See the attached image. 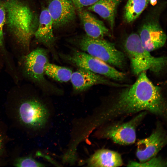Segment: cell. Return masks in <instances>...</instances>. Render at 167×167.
<instances>
[{
  "mask_svg": "<svg viewBox=\"0 0 167 167\" xmlns=\"http://www.w3.org/2000/svg\"><path fill=\"white\" fill-rule=\"evenodd\" d=\"M4 62L3 57L0 52V76L2 70L4 69Z\"/></svg>",
  "mask_w": 167,
  "mask_h": 167,
  "instance_id": "obj_24",
  "label": "cell"
},
{
  "mask_svg": "<svg viewBox=\"0 0 167 167\" xmlns=\"http://www.w3.org/2000/svg\"><path fill=\"white\" fill-rule=\"evenodd\" d=\"M128 167H167V162L161 157H153L143 162L130 161L127 165Z\"/></svg>",
  "mask_w": 167,
  "mask_h": 167,
  "instance_id": "obj_20",
  "label": "cell"
},
{
  "mask_svg": "<svg viewBox=\"0 0 167 167\" xmlns=\"http://www.w3.org/2000/svg\"><path fill=\"white\" fill-rule=\"evenodd\" d=\"M78 12L86 35L93 38H102L108 34L109 30L103 22L90 12L83 9Z\"/></svg>",
  "mask_w": 167,
  "mask_h": 167,
  "instance_id": "obj_14",
  "label": "cell"
},
{
  "mask_svg": "<svg viewBox=\"0 0 167 167\" xmlns=\"http://www.w3.org/2000/svg\"><path fill=\"white\" fill-rule=\"evenodd\" d=\"M45 75L60 82H67L71 79L72 71L70 69L47 62L44 67Z\"/></svg>",
  "mask_w": 167,
  "mask_h": 167,
  "instance_id": "obj_19",
  "label": "cell"
},
{
  "mask_svg": "<svg viewBox=\"0 0 167 167\" xmlns=\"http://www.w3.org/2000/svg\"><path fill=\"white\" fill-rule=\"evenodd\" d=\"M6 12L2 2L0 1V52L3 58L4 67L7 70L14 68L15 63L14 57L5 45L3 32L4 26L6 23Z\"/></svg>",
  "mask_w": 167,
  "mask_h": 167,
  "instance_id": "obj_17",
  "label": "cell"
},
{
  "mask_svg": "<svg viewBox=\"0 0 167 167\" xmlns=\"http://www.w3.org/2000/svg\"><path fill=\"white\" fill-rule=\"evenodd\" d=\"M99 0H71L75 9L78 11L86 6H89Z\"/></svg>",
  "mask_w": 167,
  "mask_h": 167,
  "instance_id": "obj_22",
  "label": "cell"
},
{
  "mask_svg": "<svg viewBox=\"0 0 167 167\" xmlns=\"http://www.w3.org/2000/svg\"><path fill=\"white\" fill-rule=\"evenodd\" d=\"M77 45L82 51L106 63L122 68L126 62L124 54L114 44L102 38H93L86 35L77 41Z\"/></svg>",
  "mask_w": 167,
  "mask_h": 167,
  "instance_id": "obj_6",
  "label": "cell"
},
{
  "mask_svg": "<svg viewBox=\"0 0 167 167\" xmlns=\"http://www.w3.org/2000/svg\"><path fill=\"white\" fill-rule=\"evenodd\" d=\"M121 0H99L88 6V9L107 20L113 30L117 8Z\"/></svg>",
  "mask_w": 167,
  "mask_h": 167,
  "instance_id": "obj_16",
  "label": "cell"
},
{
  "mask_svg": "<svg viewBox=\"0 0 167 167\" xmlns=\"http://www.w3.org/2000/svg\"><path fill=\"white\" fill-rule=\"evenodd\" d=\"M15 167H40L44 166V165L39 162L31 156L20 157L17 158L13 164Z\"/></svg>",
  "mask_w": 167,
  "mask_h": 167,
  "instance_id": "obj_21",
  "label": "cell"
},
{
  "mask_svg": "<svg viewBox=\"0 0 167 167\" xmlns=\"http://www.w3.org/2000/svg\"><path fill=\"white\" fill-rule=\"evenodd\" d=\"M167 142L166 133L160 123L148 137L139 140L136 155L139 162H144L156 156Z\"/></svg>",
  "mask_w": 167,
  "mask_h": 167,
  "instance_id": "obj_9",
  "label": "cell"
},
{
  "mask_svg": "<svg viewBox=\"0 0 167 167\" xmlns=\"http://www.w3.org/2000/svg\"><path fill=\"white\" fill-rule=\"evenodd\" d=\"M150 0H128L124 9V19L128 23L133 22L147 7Z\"/></svg>",
  "mask_w": 167,
  "mask_h": 167,
  "instance_id": "obj_18",
  "label": "cell"
},
{
  "mask_svg": "<svg viewBox=\"0 0 167 167\" xmlns=\"http://www.w3.org/2000/svg\"><path fill=\"white\" fill-rule=\"evenodd\" d=\"M123 46L135 75H138L148 70L158 74L166 64L165 57H154L144 48L139 34L136 33H131L126 38Z\"/></svg>",
  "mask_w": 167,
  "mask_h": 167,
  "instance_id": "obj_4",
  "label": "cell"
},
{
  "mask_svg": "<svg viewBox=\"0 0 167 167\" xmlns=\"http://www.w3.org/2000/svg\"><path fill=\"white\" fill-rule=\"evenodd\" d=\"M48 53L46 49L37 47L17 60V70L20 82L24 80L43 91L46 89L44 67L49 62Z\"/></svg>",
  "mask_w": 167,
  "mask_h": 167,
  "instance_id": "obj_5",
  "label": "cell"
},
{
  "mask_svg": "<svg viewBox=\"0 0 167 167\" xmlns=\"http://www.w3.org/2000/svg\"><path fill=\"white\" fill-rule=\"evenodd\" d=\"M138 75L135 82L119 92L101 113L103 123L143 111L166 118V105L161 88L152 83L145 71Z\"/></svg>",
  "mask_w": 167,
  "mask_h": 167,
  "instance_id": "obj_1",
  "label": "cell"
},
{
  "mask_svg": "<svg viewBox=\"0 0 167 167\" xmlns=\"http://www.w3.org/2000/svg\"><path fill=\"white\" fill-rule=\"evenodd\" d=\"M4 139L2 134L0 132V154L3 148Z\"/></svg>",
  "mask_w": 167,
  "mask_h": 167,
  "instance_id": "obj_23",
  "label": "cell"
},
{
  "mask_svg": "<svg viewBox=\"0 0 167 167\" xmlns=\"http://www.w3.org/2000/svg\"><path fill=\"white\" fill-rule=\"evenodd\" d=\"M144 48L151 52L164 45L166 36L157 21L151 20L145 22L139 34Z\"/></svg>",
  "mask_w": 167,
  "mask_h": 167,
  "instance_id": "obj_11",
  "label": "cell"
},
{
  "mask_svg": "<svg viewBox=\"0 0 167 167\" xmlns=\"http://www.w3.org/2000/svg\"><path fill=\"white\" fill-rule=\"evenodd\" d=\"M2 2L6 11L5 24L10 36L11 53L17 60L31 51L39 16L28 4L21 0Z\"/></svg>",
  "mask_w": 167,
  "mask_h": 167,
  "instance_id": "obj_3",
  "label": "cell"
},
{
  "mask_svg": "<svg viewBox=\"0 0 167 167\" xmlns=\"http://www.w3.org/2000/svg\"><path fill=\"white\" fill-rule=\"evenodd\" d=\"M47 8L55 29L65 26L75 18L76 9L71 0H48Z\"/></svg>",
  "mask_w": 167,
  "mask_h": 167,
  "instance_id": "obj_10",
  "label": "cell"
},
{
  "mask_svg": "<svg viewBox=\"0 0 167 167\" xmlns=\"http://www.w3.org/2000/svg\"><path fill=\"white\" fill-rule=\"evenodd\" d=\"M69 62L105 77L122 81L126 75L102 60L83 51L74 50L70 54L63 56Z\"/></svg>",
  "mask_w": 167,
  "mask_h": 167,
  "instance_id": "obj_7",
  "label": "cell"
},
{
  "mask_svg": "<svg viewBox=\"0 0 167 167\" xmlns=\"http://www.w3.org/2000/svg\"><path fill=\"white\" fill-rule=\"evenodd\" d=\"M70 80L74 90L77 92L84 91L98 84L118 87L126 86L115 83L104 76L81 68L72 72Z\"/></svg>",
  "mask_w": 167,
  "mask_h": 167,
  "instance_id": "obj_12",
  "label": "cell"
},
{
  "mask_svg": "<svg viewBox=\"0 0 167 167\" xmlns=\"http://www.w3.org/2000/svg\"><path fill=\"white\" fill-rule=\"evenodd\" d=\"M6 0H0V1H6Z\"/></svg>",
  "mask_w": 167,
  "mask_h": 167,
  "instance_id": "obj_25",
  "label": "cell"
},
{
  "mask_svg": "<svg viewBox=\"0 0 167 167\" xmlns=\"http://www.w3.org/2000/svg\"><path fill=\"white\" fill-rule=\"evenodd\" d=\"M14 84L6 95V113L15 126L31 136L45 126L48 111L36 87L27 83Z\"/></svg>",
  "mask_w": 167,
  "mask_h": 167,
  "instance_id": "obj_2",
  "label": "cell"
},
{
  "mask_svg": "<svg viewBox=\"0 0 167 167\" xmlns=\"http://www.w3.org/2000/svg\"><path fill=\"white\" fill-rule=\"evenodd\" d=\"M91 167H119L123 165L120 154L116 151L102 149L96 151L87 161Z\"/></svg>",
  "mask_w": 167,
  "mask_h": 167,
  "instance_id": "obj_15",
  "label": "cell"
},
{
  "mask_svg": "<svg viewBox=\"0 0 167 167\" xmlns=\"http://www.w3.org/2000/svg\"><path fill=\"white\" fill-rule=\"evenodd\" d=\"M147 112L139 113L130 120L125 122L109 123L102 129L100 135L101 137L112 140L122 145L134 143L136 139V130L147 113Z\"/></svg>",
  "mask_w": 167,
  "mask_h": 167,
  "instance_id": "obj_8",
  "label": "cell"
},
{
  "mask_svg": "<svg viewBox=\"0 0 167 167\" xmlns=\"http://www.w3.org/2000/svg\"><path fill=\"white\" fill-rule=\"evenodd\" d=\"M54 28L53 20L47 8L43 7L39 17L38 26L34 36L35 42L48 48L51 47L55 41Z\"/></svg>",
  "mask_w": 167,
  "mask_h": 167,
  "instance_id": "obj_13",
  "label": "cell"
}]
</instances>
